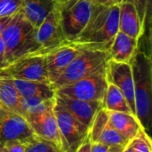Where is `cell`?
Listing matches in <instances>:
<instances>
[{
	"label": "cell",
	"mask_w": 152,
	"mask_h": 152,
	"mask_svg": "<svg viewBox=\"0 0 152 152\" xmlns=\"http://www.w3.org/2000/svg\"><path fill=\"white\" fill-rule=\"evenodd\" d=\"M56 4L54 0H23L20 11L28 21L37 28Z\"/></svg>",
	"instance_id": "cell-19"
},
{
	"label": "cell",
	"mask_w": 152,
	"mask_h": 152,
	"mask_svg": "<svg viewBox=\"0 0 152 152\" xmlns=\"http://www.w3.org/2000/svg\"><path fill=\"white\" fill-rule=\"evenodd\" d=\"M63 34L75 42L87 25L95 4L91 0H61L57 3Z\"/></svg>",
	"instance_id": "cell-5"
},
{
	"label": "cell",
	"mask_w": 152,
	"mask_h": 152,
	"mask_svg": "<svg viewBox=\"0 0 152 152\" xmlns=\"http://www.w3.org/2000/svg\"><path fill=\"white\" fill-rule=\"evenodd\" d=\"M107 145L108 147H121L126 148L130 142L124 137L119 132H118L115 128H113L110 123L106 126L102 134L100 135L98 142Z\"/></svg>",
	"instance_id": "cell-24"
},
{
	"label": "cell",
	"mask_w": 152,
	"mask_h": 152,
	"mask_svg": "<svg viewBox=\"0 0 152 152\" xmlns=\"http://www.w3.org/2000/svg\"><path fill=\"white\" fill-rule=\"evenodd\" d=\"M102 108L110 111L132 113L122 92L113 84L109 83L102 101Z\"/></svg>",
	"instance_id": "cell-21"
},
{
	"label": "cell",
	"mask_w": 152,
	"mask_h": 152,
	"mask_svg": "<svg viewBox=\"0 0 152 152\" xmlns=\"http://www.w3.org/2000/svg\"><path fill=\"white\" fill-rule=\"evenodd\" d=\"M53 108L38 114H27L25 119L37 136L52 142L61 152H66V145L60 132Z\"/></svg>",
	"instance_id": "cell-9"
},
{
	"label": "cell",
	"mask_w": 152,
	"mask_h": 152,
	"mask_svg": "<svg viewBox=\"0 0 152 152\" xmlns=\"http://www.w3.org/2000/svg\"><path fill=\"white\" fill-rule=\"evenodd\" d=\"M0 152H4V144H3V142H1V141H0Z\"/></svg>",
	"instance_id": "cell-37"
},
{
	"label": "cell",
	"mask_w": 152,
	"mask_h": 152,
	"mask_svg": "<svg viewBox=\"0 0 152 152\" xmlns=\"http://www.w3.org/2000/svg\"><path fill=\"white\" fill-rule=\"evenodd\" d=\"M12 17V16H11V17H1L0 18V36L2 35V33L4 30L5 27L7 26V24L11 20Z\"/></svg>",
	"instance_id": "cell-33"
},
{
	"label": "cell",
	"mask_w": 152,
	"mask_h": 152,
	"mask_svg": "<svg viewBox=\"0 0 152 152\" xmlns=\"http://www.w3.org/2000/svg\"><path fill=\"white\" fill-rule=\"evenodd\" d=\"M4 152H25L26 142L18 140L5 141L3 142Z\"/></svg>",
	"instance_id": "cell-29"
},
{
	"label": "cell",
	"mask_w": 152,
	"mask_h": 152,
	"mask_svg": "<svg viewBox=\"0 0 152 152\" xmlns=\"http://www.w3.org/2000/svg\"><path fill=\"white\" fill-rule=\"evenodd\" d=\"M110 56L107 50L86 45L61 75L53 83L56 90L99 72L107 71Z\"/></svg>",
	"instance_id": "cell-4"
},
{
	"label": "cell",
	"mask_w": 152,
	"mask_h": 152,
	"mask_svg": "<svg viewBox=\"0 0 152 152\" xmlns=\"http://www.w3.org/2000/svg\"><path fill=\"white\" fill-rule=\"evenodd\" d=\"M25 152H61L59 149L52 142L35 136L30 141L26 142Z\"/></svg>",
	"instance_id": "cell-25"
},
{
	"label": "cell",
	"mask_w": 152,
	"mask_h": 152,
	"mask_svg": "<svg viewBox=\"0 0 152 152\" xmlns=\"http://www.w3.org/2000/svg\"><path fill=\"white\" fill-rule=\"evenodd\" d=\"M130 64L134 78L135 115L143 131L150 135L152 126L151 57L137 49Z\"/></svg>",
	"instance_id": "cell-1"
},
{
	"label": "cell",
	"mask_w": 152,
	"mask_h": 152,
	"mask_svg": "<svg viewBox=\"0 0 152 152\" xmlns=\"http://www.w3.org/2000/svg\"><path fill=\"white\" fill-rule=\"evenodd\" d=\"M23 0H0V18L11 17L20 12Z\"/></svg>",
	"instance_id": "cell-28"
},
{
	"label": "cell",
	"mask_w": 152,
	"mask_h": 152,
	"mask_svg": "<svg viewBox=\"0 0 152 152\" xmlns=\"http://www.w3.org/2000/svg\"><path fill=\"white\" fill-rule=\"evenodd\" d=\"M107 71L95 73L55 90L58 95L87 102H102L108 87Z\"/></svg>",
	"instance_id": "cell-7"
},
{
	"label": "cell",
	"mask_w": 152,
	"mask_h": 152,
	"mask_svg": "<svg viewBox=\"0 0 152 152\" xmlns=\"http://www.w3.org/2000/svg\"><path fill=\"white\" fill-rule=\"evenodd\" d=\"M36 38L41 45L42 53L67 42L61 28L57 4L40 26L36 28Z\"/></svg>",
	"instance_id": "cell-12"
},
{
	"label": "cell",
	"mask_w": 152,
	"mask_h": 152,
	"mask_svg": "<svg viewBox=\"0 0 152 152\" xmlns=\"http://www.w3.org/2000/svg\"><path fill=\"white\" fill-rule=\"evenodd\" d=\"M10 80L20 97H36L44 100H50L55 97V89L50 83L14 78H10Z\"/></svg>",
	"instance_id": "cell-18"
},
{
	"label": "cell",
	"mask_w": 152,
	"mask_h": 152,
	"mask_svg": "<svg viewBox=\"0 0 152 152\" xmlns=\"http://www.w3.org/2000/svg\"><path fill=\"white\" fill-rule=\"evenodd\" d=\"M107 79L109 83L115 85L122 92L133 114L136 116L134 78L131 64L110 60L107 68Z\"/></svg>",
	"instance_id": "cell-13"
},
{
	"label": "cell",
	"mask_w": 152,
	"mask_h": 152,
	"mask_svg": "<svg viewBox=\"0 0 152 152\" xmlns=\"http://www.w3.org/2000/svg\"><path fill=\"white\" fill-rule=\"evenodd\" d=\"M109 123L129 142L134 140L143 130L138 118L132 113L110 111Z\"/></svg>",
	"instance_id": "cell-17"
},
{
	"label": "cell",
	"mask_w": 152,
	"mask_h": 152,
	"mask_svg": "<svg viewBox=\"0 0 152 152\" xmlns=\"http://www.w3.org/2000/svg\"><path fill=\"white\" fill-rule=\"evenodd\" d=\"M20 100L21 97L16 91L10 78L0 77V102L25 118L26 113L21 107Z\"/></svg>",
	"instance_id": "cell-20"
},
{
	"label": "cell",
	"mask_w": 152,
	"mask_h": 152,
	"mask_svg": "<svg viewBox=\"0 0 152 152\" xmlns=\"http://www.w3.org/2000/svg\"><path fill=\"white\" fill-rule=\"evenodd\" d=\"M8 66L6 59H5V45L4 42L0 36V70L4 69Z\"/></svg>",
	"instance_id": "cell-30"
},
{
	"label": "cell",
	"mask_w": 152,
	"mask_h": 152,
	"mask_svg": "<svg viewBox=\"0 0 152 152\" xmlns=\"http://www.w3.org/2000/svg\"><path fill=\"white\" fill-rule=\"evenodd\" d=\"M123 2H130L134 4L141 21L145 28L147 17L151 10V0H113V4H118Z\"/></svg>",
	"instance_id": "cell-27"
},
{
	"label": "cell",
	"mask_w": 152,
	"mask_h": 152,
	"mask_svg": "<svg viewBox=\"0 0 152 152\" xmlns=\"http://www.w3.org/2000/svg\"><path fill=\"white\" fill-rule=\"evenodd\" d=\"M96 5H110L113 4V0H91Z\"/></svg>",
	"instance_id": "cell-34"
},
{
	"label": "cell",
	"mask_w": 152,
	"mask_h": 152,
	"mask_svg": "<svg viewBox=\"0 0 152 152\" xmlns=\"http://www.w3.org/2000/svg\"><path fill=\"white\" fill-rule=\"evenodd\" d=\"M109 118H110L109 110L103 108H101L95 114L88 128V133H87V137L89 138L92 143L98 142L100 135L102 134L106 126L109 124Z\"/></svg>",
	"instance_id": "cell-23"
},
{
	"label": "cell",
	"mask_w": 152,
	"mask_h": 152,
	"mask_svg": "<svg viewBox=\"0 0 152 152\" xmlns=\"http://www.w3.org/2000/svg\"><path fill=\"white\" fill-rule=\"evenodd\" d=\"M54 1H55V2H57V3H58V2H60V1H61V0H54Z\"/></svg>",
	"instance_id": "cell-38"
},
{
	"label": "cell",
	"mask_w": 152,
	"mask_h": 152,
	"mask_svg": "<svg viewBox=\"0 0 152 152\" xmlns=\"http://www.w3.org/2000/svg\"><path fill=\"white\" fill-rule=\"evenodd\" d=\"M124 149L121 147H110V152H123Z\"/></svg>",
	"instance_id": "cell-35"
},
{
	"label": "cell",
	"mask_w": 152,
	"mask_h": 152,
	"mask_svg": "<svg viewBox=\"0 0 152 152\" xmlns=\"http://www.w3.org/2000/svg\"><path fill=\"white\" fill-rule=\"evenodd\" d=\"M36 134L27 120L0 102V141L18 140L28 142Z\"/></svg>",
	"instance_id": "cell-8"
},
{
	"label": "cell",
	"mask_w": 152,
	"mask_h": 152,
	"mask_svg": "<svg viewBox=\"0 0 152 152\" xmlns=\"http://www.w3.org/2000/svg\"><path fill=\"white\" fill-rule=\"evenodd\" d=\"M118 8L119 31L140 40L144 31V26L141 21L134 4L130 2H123L118 4Z\"/></svg>",
	"instance_id": "cell-15"
},
{
	"label": "cell",
	"mask_w": 152,
	"mask_h": 152,
	"mask_svg": "<svg viewBox=\"0 0 152 152\" xmlns=\"http://www.w3.org/2000/svg\"><path fill=\"white\" fill-rule=\"evenodd\" d=\"M20 103L26 115L38 114L53 109L55 104V97L50 100H44L36 97H21Z\"/></svg>",
	"instance_id": "cell-22"
},
{
	"label": "cell",
	"mask_w": 152,
	"mask_h": 152,
	"mask_svg": "<svg viewBox=\"0 0 152 152\" xmlns=\"http://www.w3.org/2000/svg\"><path fill=\"white\" fill-rule=\"evenodd\" d=\"M0 77L50 83L44 53H33L17 59L0 70Z\"/></svg>",
	"instance_id": "cell-6"
},
{
	"label": "cell",
	"mask_w": 152,
	"mask_h": 152,
	"mask_svg": "<svg viewBox=\"0 0 152 152\" xmlns=\"http://www.w3.org/2000/svg\"><path fill=\"white\" fill-rule=\"evenodd\" d=\"M118 16V4H95L87 25L75 42L108 50L119 30Z\"/></svg>",
	"instance_id": "cell-2"
},
{
	"label": "cell",
	"mask_w": 152,
	"mask_h": 152,
	"mask_svg": "<svg viewBox=\"0 0 152 152\" xmlns=\"http://www.w3.org/2000/svg\"><path fill=\"white\" fill-rule=\"evenodd\" d=\"M92 142H90L89 138L86 136L85 140L80 143V145L77 148L75 152H91Z\"/></svg>",
	"instance_id": "cell-31"
},
{
	"label": "cell",
	"mask_w": 152,
	"mask_h": 152,
	"mask_svg": "<svg viewBox=\"0 0 152 152\" xmlns=\"http://www.w3.org/2000/svg\"><path fill=\"white\" fill-rule=\"evenodd\" d=\"M123 152H134L133 151V150H132V148L129 146V144L124 149V151H123Z\"/></svg>",
	"instance_id": "cell-36"
},
{
	"label": "cell",
	"mask_w": 152,
	"mask_h": 152,
	"mask_svg": "<svg viewBox=\"0 0 152 152\" xmlns=\"http://www.w3.org/2000/svg\"><path fill=\"white\" fill-rule=\"evenodd\" d=\"M139 45V40L118 30L108 51L110 60L130 63Z\"/></svg>",
	"instance_id": "cell-16"
},
{
	"label": "cell",
	"mask_w": 152,
	"mask_h": 152,
	"mask_svg": "<svg viewBox=\"0 0 152 152\" xmlns=\"http://www.w3.org/2000/svg\"><path fill=\"white\" fill-rule=\"evenodd\" d=\"M53 111L60 132L66 145V152H75L87 136L88 127L76 119L69 112L56 102Z\"/></svg>",
	"instance_id": "cell-10"
},
{
	"label": "cell",
	"mask_w": 152,
	"mask_h": 152,
	"mask_svg": "<svg viewBox=\"0 0 152 152\" xmlns=\"http://www.w3.org/2000/svg\"><path fill=\"white\" fill-rule=\"evenodd\" d=\"M91 152H110V147L101 142L92 143Z\"/></svg>",
	"instance_id": "cell-32"
},
{
	"label": "cell",
	"mask_w": 152,
	"mask_h": 152,
	"mask_svg": "<svg viewBox=\"0 0 152 152\" xmlns=\"http://www.w3.org/2000/svg\"><path fill=\"white\" fill-rule=\"evenodd\" d=\"M151 136L143 130L129 143L134 152H151Z\"/></svg>",
	"instance_id": "cell-26"
},
{
	"label": "cell",
	"mask_w": 152,
	"mask_h": 152,
	"mask_svg": "<svg viewBox=\"0 0 152 152\" xmlns=\"http://www.w3.org/2000/svg\"><path fill=\"white\" fill-rule=\"evenodd\" d=\"M5 45L7 64L33 53H42L36 38V28L24 17L21 11L15 13L1 35Z\"/></svg>",
	"instance_id": "cell-3"
},
{
	"label": "cell",
	"mask_w": 152,
	"mask_h": 152,
	"mask_svg": "<svg viewBox=\"0 0 152 152\" xmlns=\"http://www.w3.org/2000/svg\"><path fill=\"white\" fill-rule=\"evenodd\" d=\"M86 45L77 42L67 41L66 43L44 53L46 61L48 77L52 85L61 75L70 62L80 53Z\"/></svg>",
	"instance_id": "cell-11"
},
{
	"label": "cell",
	"mask_w": 152,
	"mask_h": 152,
	"mask_svg": "<svg viewBox=\"0 0 152 152\" xmlns=\"http://www.w3.org/2000/svg\"><path fill=\"white\" fill-rule=\"evenodd\" d=\"M55 102L88 128L97 111L102 108V102H100L82 101L58 94H55Z\"/></svg>",
	"instance_id": "cell-14"
}]
</instances>
